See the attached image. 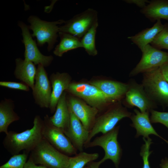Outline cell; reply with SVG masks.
Segmentation results:
<instances>
[{
    "mask_svg": "<svg viewBox=\"0 0 168 168\" xmlns=\"http://www.w3.org/2000/svg\"><path fill=\"white\" fill-rule=\"evenodd\" d=\"M32 128L20 133L8 131L3 141L6 150L12 156L22 150L29 153L43 138V120L39 115L35 116Z\"/></svg>",
    "mask_w": 168,
    "mask_h": 168,
    "instance_id": "1",
    "label": "cell"
},
{
    "mask_svg": "<svg viewBox=\"0 0 168 168\" xmlns=\"http://www.w3.org/2000/svg\"><path fill=\"white\" fill-rule=\"evenodd\" d=\"M119 126H116L111 131L96 137L84 146L85 148L100 146L105 152L104 157L98 162L92 161L87 165L90 168H99L100 165L107 160H111L116 168H119L122 155V149L118 141Z\"/></svg>",
    "mask_w": 168,
    "mask_h": 168,
    "instance_id": "2",
    "label": "cell"
},
{
    "mask_svg": "<svg viewBox=\"0 0 168 168\" xmlns=\"http://www.w3.org/2000/svg\"><path fill=\"white\" fill-rule=\"evenodd\" d=\"M35 164L49 168H67L70 156L59 151L44 137L29 156Z\"/></svg>",
    "mask_w": 168,
    "mask_h": 168,
    "instance_id": "3",
    "label": "cell"
},
{
    "mask_svg": "<svg viewBox=\"0 0 168 168\" xmlns=\"http://www.w3.org/2000/svg\"><path fill=\"white\" fill-rule=\"evenodd\" d=\"M30 24L29 29L32 31V37H35L37 44L39 46H43L46 43L48 44L47 49L50 51L57 41L58 35V25L64 24L66 21L60 19L57 21H47L42 20L37 16H30L28 19Z\"/></svg>",
    "mask_w": 168,
    "mask_h": 168,
    "instance_id": "4",
    "label": "cell"
},
{
    "mask_svg": "<svg viewBox=\"0 0 168 168\" xmlns=\"http://www.w3.org/2000/svg\"><path fill=\"white\" fill-rule=\"evenodd\" d=\"M132 114L126 107L122 106L120 102L111 106L101 114L96 117L93 127L89 131L88 138L85 145L89 143L98 133L104 134L111 131L121 120L126 117L130 118Z\"/></svg>",
    "mask_w": 168,
    "mask_h": 168,
    "instance_id": "5",
    "label": "cell"
},
{
    "mask_svg": "<svg viewBox=\"0 0 168 168\" xmlns=\"http://www.w3.org/2000/svg\"><path fill=\"white\" fill-rule=\"evenodd\" d=\"M142 85L155 102L157 101L166 105L168 101V82L160 67L143 73Z\"/></svg>",
    "mask_w": 168,
    "mask_h": 168,
    "instance_id": "6",
    "label": "cell"
},
{
    "mask_svg": "<svg viewBox=\"0 0 168 168\" xmlns=\"http://www.w3.org/2000/svg\"><path fill=\"white\" fill-rule=\"evenodd\" d=\"M98 13L95 10L89 8L74 16L63 25L59 26V32L68 33L80 39L98 22Z\"/></svg>",
    "mask_w": 168,
    "mask_h": 168,
    "instance_id": "7",
    "label": "cell"
},
{
    "mask_svg": "<svg viewBox=\"0 0 168 168\" xmlns=\"http://www.w3.org/2000/svg\"><path fill=\"white\" fill-rule=\"evenodd\" d=\"M65 91L82 98L99 110L112 102L99 88L90 83L71 82Z\"/></svg>",
    "mask_w": 168,
    "mask_h": 168,
    "instance_id": "8",
    "label": "cell"
},
{
    "mask_svg": "<svg viewBox=\"0 0 168 168\" xmlns=\"http://www.w3.org/2000/svg\"><path fill=\"white\" fill-rule=\"evenodd\" d=\"M44 138L61 152L68 156L75 155L77 150L61 128L54 125L46 114L43 120Z\"/></svg>",
    "mask_w": 168,
    "mask_h": 168,
    "instance_id": "9",
    "label": "cell"
},
{
    "mask_svg": "<svg viewBox=\"0 0 168 168\" xmlns=\"http://www.w3.org/2000/svg\"><path fill=\"white\" fill-rule=\"evenodd\" d=\"M141 58L131 71L129 76H136L160 67L168 63V52L157 49L151 44L147 45L142 51Z\"/></svg>",
    "mask_w": 168,
    "mask_h": 168,
    "instance_id": "10",
    "label": "cell"
},
{
    "mask_svg": "<svg viewBox=\"0 0 168 168\" xmlns=\"http://www.w3.org/2000/svg\"><path fill=\"white\" fill-rule=\"evenodd\" d=\"M18 24L21 30L22 42L25 46L24 59L35 65L41 64L44 67L49 66L54 59L53 56L44 55L40 52L37 44L32 38L28 26L22 21H19Z\"/></svg>",
    "mask_w": 168,
    "mask_h": 168,
    "instance_id": "11",
    "label": "cell"
},
{
    "mask_svg": "<svg viewBox=\"0 0 168 168\" xmlns=\"http://www.w3.org/2000/svg\"><path fill=\"white\" fill-rule=\"evenodd\" d=\"M128 84V88L125 95V105L127 107H137L142 113H150L156 108L155 102L147 93L142 84L134 81Z\"/></svg>",
    "mask_w": 168,
    "mask_h": 168,
    "instance_id": "12",
    "label": "cell"
},
{
    "mask_svg": "<svg viewBox=\"0 0 168 168\" xmlns=\"http://www.w3.org/2000/svg\"><path fill=\"white\" fill-rule=\"evenodd\" d=\"M52 91V86L44 67L38 65L32 94L35 103L42 108H49Z\"/></svg>",
    "mask_w": 168,
    "mask_h": 168,
    "instance_id": "13",
    "label": "cell"
},
{
    "mask_svg": "<svg viewBox=\"0 0 168 168\" xmlns=\"http://www.w3.org/2000/svg\"><path fill=\"white\" fill-rule=\"evenodd\" d=\"M67 98L69 109L90 131L93 127L98 110L75 97L67 96Z\"/></svg>",
    "mask_w": 168,
    "mask_h": 168,
    "instance_id": "14",
    "label": "cell"
},
{
    "mask_svg": "<svg viewBox=\"0 0 168 168\" xmlns=\"http://www.w3.org/2000/svg\"><path fill=\"white\" fill-rule=\"evenodd\" d=\"M69 110L70 124L68 128L64 132L75 148L80 152H82L88 139L89 131L84 127L80 120Z\"/></svg>",
    "mask_w": 168,
    "mask_h": 168,
    "instance_id": "15",
    "label": "cell"
},
{
    "mask_svg": "<svg viewBox=\"0 0 168 168\" xmlns=\"http://www.w3.org/2000/svg\"><path fill=\"white\" fill-rule=\"evenodd\" d=\"M134 114H132L130 119L132 123L130 125L136 130L135 138L140 136L146 139L149 138V135H153L163 140L168 144V141L160 135L152 125L149 117V112H141L137 109L134 110Z\"/></svg>",
    "mask_w": 168,
    "mask_h": 168,
    "instance_id": "16",
    "label": "cell"
},
{
    "mask_svg": "<svg viewBox=\"0 0 168 168\" xmlns=\"http://www.w3.org/2000/svg\"><path fill=\"white\" fill-rule=\"evenodd\" d=\"M71 78L67 73L57 72L50 76L52 91L49 108L51 113L55 112L58 102L63 92L68 88Z\"/></svg>",
    "mask_w": 168,
    "mask_h": 168,
    "instance_id": "17",
    "label": "cell"
},
{
    "mask_svg": "<svg viewBox=\"0 0 168 168\" xmlns=\"http://www.w3.org/2000/svg\"><path fill=\"white\" fill-rule=\"evenodd\" d=\"M90 83L99 88L111 101L118 100L125 96L129 86L128 84L110 80L94 81Z\"/></svg>",
    "mask_w": 168,
    "mask_h": 168,
    "instance_id": "18",
    "label": "cell"
},
{
    "mask_svg": "<svg viewBox=\"0 0 168 168\" xmlns=\"http://www.w3.org/2000/svg\"><path fill=\"white\" fill-rule=\"evenodd\" d=\"M16 67L14 72L15 77L33 89L37 71L32 62L17 58L15 59Z\"/></svg>",
    "mask_w": 168,
    "mask_h": 168,
    "instance_id": "19",
    "label": "cell"
},
{
    "mask_svg": "<svg viewBox=\"0 0 168 168\" xmlns=\"http://www.w3.org/2000/svg\"><path fill=\"white\" fill-rule=\"evenodd\" d=\"M140 12L151 21L161 19L168 21V0H152Z\"/></svg>",
    "mask_w": 168,
    "mask_h": 168,
    "instance_id": "20",
    "label": "cell"
},
{
    "mask_svg": "<svg viewBox=\"0 0 168 168\" xmlns=\"http://www.w3.org/2000/svg\"><path fill=\"white\" fill-rule=\"evenodd\" d=\"M49 119L54 125L62 129L63 132L68 127L70 115L65 91L59 98L54 114L49 117Z\"/></svg>",
    "mask_w": 168,
    "mask_h": 168,
    "instance_id": "21",
    "label": "cell"
},
{
    "mask_svg": "<svg viewBox=\"0 0 168 168\" xmlns=\"http://www.w3.org/2000/svg\"><path fill=\"white\" fill-rule=\"evenodd\" d=\"M163 27L164 24L161 20H158L152 27L144 29L134 35L128 36V38L142 51L151 43Z\"/></svg>",
    "mask_w": 168,
    "mask_h": 168,
    "instance_id": "22",
    "label": "cell"
},
{
    "mask_svg": "<svg viewBox=\"0 0 168 168\" xmlns=\"http://www.w3.org/2000/svg\"><path fill=\"white\" fill-rule=\"evenodd\" d=\"M14 101L11 99H5L0 102V132H8L9 126L12 122L18 120L20 117L14 111Z\"/></svg>",
    "mask_w": 168,
    "mask_h": 168,
    "instance_id": "23",
    "label": "cell"
},
{
    "mask_svg": "<svg viewBox=\"0 0 168 168\" xmlns=\"http://www.w3.org/2000/svg\"><path fill=\"white\" fill-rule=\"evenodd\" d=\"M58 35L60 41L53 51L55 55L61 57L64 54L69 50L83 48L81 39L64 32H59Z\"/></svg>",
    "mask_w": 168,
    "mask_h": 168,
    "instance_id": "24",
    "label": "cell"
},
{
    "mask_svg": "<svg viewBox=\"0 0 168 168\" xmlns=\"http://www.w3.org/2000/svg\"><path fill=\"white\" fill-rule=\"evenodd\" d=\"M98 26V23L97 22L81 39L83 48L90 56H95L97 54V51L95 45V38Z\"/></svg>",
    "mask_w": 168,
    "mask_h": 168,
    "instance_id": "25",
    "label": "cell"
},
{
    "mask_svg": "<svg viewBox=\"0 0 168 168\" xmlns=\"http://www.w3.org/2000/svg\"><path fill=\"white\" fill-rule=\"evenodd\" d=\"M99 156V154L97 153L80 152L73 157L70 156L67 168H84L86 164L96 160Z\"/></svg>",
    "mask_w": 168,
    "mask_h": 168,
    "instance_id": "26",
    "label": "cell"
},
{
    "mask_svg": "<svg viewBox=\"0 0 168 168\" xmlns=\"http://www.w3.org/2000/svg\"><path fill=\"white\" fill-rule=\"evenodd\" d=\"M151 44L157 49L168 50V22L164 24L163 29L157 34Z\"/></svg>",
    "mask_w": 168,
    "mask_h": 168,
    "instance_id": "27",
    "label": "cell"
},
{
    "mask_svg": "<svg viewBox=\"0 0 168 168\" xmlns=\"http://www.w3.org/2000/svg\"><path fill=\"white\" fill-rule=\"evenodd\" d=\"M29 153L24 151L23 153L13 156L8 161L0 166V168H24Z\"/></svg>",
    "mask_w": 168,
    "mask_h": 168,
    "instance_id": "28",
    "label": "cell"
},
{
    "mask_svg": "<svg viewBox=\"0 0 168 168\" xmlns=\"http://www.w3.org/2000/svg\"><path fill=\"white\" fill-rule=\"evenodd\" d=\"M144 142L141 148L140 155L142 157L143 166L142 168H151L150 166L149 157L152 151L150 150V146L153 143L152 139L149 138L147 139L142 138Z\"/></svg>",
    "mask_w": 168,
    "mask_h": 168,
    "instance_id": "29",
    "label": "cell"
},
{
    "mask_svg": "<svg viewBox=\"0 0 168 168\" xmlns=\"http://www.w3.org/2000/svg\"><path fill=\"white\" fill-rule=\"evenodd\" d=\"M150 113V119L152 123H161L168 129V112H160L152 110Z\"/></svg>",
    "mask_w": 168,
    "mask_h": 168,
    "instance_id": "30",
    "label": "cell"
},
{
    "mask_svg": "<svg viewBox=\"0 0 168 168\" xmlns=\"http://www.w3.org/2000/svg\"><path fill=\"white\" fill-rule=\"evenodd\" d=\"M0 86L11 89L26 91H30V87L22 82H19L11 81H0Z\"/></svg>",
    "mask_w": 168,
    "mask_h": 168,
    "instance_id": "31",
    "label": "cell"
},
{
    "mask_svg": "<svg viewBox=\"0 0 168 168\" xmlns=\"http://www.w3.org/2000/svg\"><path fill=\"white\" fill-rule=\"evenodd\" d=\"M124 1L126 3L129 4H134L142 9L150 1L148 0H124Z\"/></svg>",
    "mask_w": 168,
    "mask_h": 168,
    "instance_id": "32",
    "label": "cell"
},
{
    "mask_svg": "<svg viewBox=\"0 0 168 168\" xmlns=\"http://www.w3.org/2000/svg\"><path fill=\"white\" fill-rule=\"evenodd\" d=\"M24 168H49L45 166L40 165L39 166L35 164L31 158L29 157L28 161L26 163Z\"/></svg>",
    "mask_w": 168,
    "mask_h": 168,
    "instance_id": "33",
    "label": "cell"
},
{
    "mask_svg": "<svg viewBox=\"0 0 168 168\" xmlns=\"http://www.w3.org/2000/svg\"><path fill=\"white\" fill-rule=\"evenodd\" d=\"M160 68L163 75L168 82V63L162 65Z\"/></svg>",
    "mask_w": 168,
    "mask_h": 168,
    "instance_id": "34",
    "label": "cell"
},
{
    "mask_svg": "<svg viewBox=\"0 0 168 168\" xmlns=\"http://www.w3.org/2000/svg\"><path fill=\"white\" fill-rule=\"evenodd\" d=\"M159 166L161 168H168V158L166 157L162 159Z\"/></svg>",
    "mask_w": 168,
    "mask_h": 168,
    "instance_id": "35",
    "label": "cell"
},
{
    "mask_svg": "<svg viewBox=\"0 0 168 168\" xmlns=\"http://www.w3.org/2000/svg\"><path fill=\"white\" fill-rule=\"evenodd\" d=\"M166 106L168 107V101L166 105Z\"/></svg>",
    "mask_w": 168,
    "mask_h": 168,
    "instance_id": "36",
    "label": "cell"
},
{
    "mask_svg": "<svg viewBox=\"0 0 168 168\" xmlns=\"http://www.w3.org/2000/svg\"><path fill=\"white\" fill-rule=\"evenodd\" d=\"M87 168H90L89 166H87Z\"/></svg>",
    "mask_w": 168,
    "mask_h": 168,
    "instance_id": "37",
    "label": "cell"
},
{
    "mask_svg": "<svg viewBox=\"0 0 168 168\" xmlns=\"http://www.w3.org/2000/svg\"><path fill=\"white\" fill-rule=\"evenodd\" d=\"M87 167H85L84 168H87Z\"/></svg>",
    "mask_w": 168,
    "mask_h": 168,
    "instance_id": "38",
    "label": "cell"
}]
</instances>
